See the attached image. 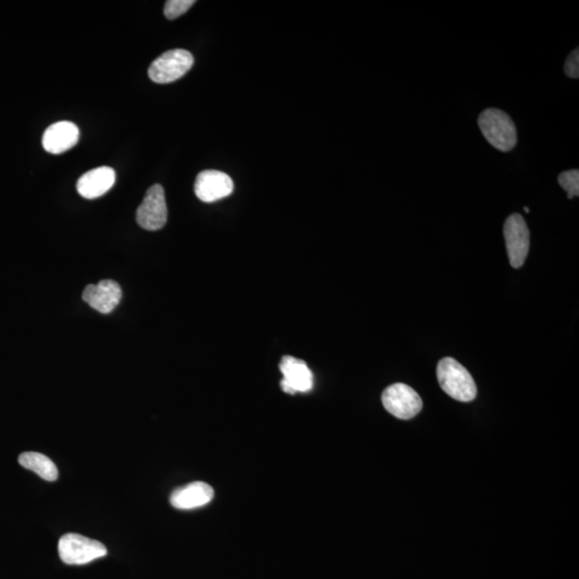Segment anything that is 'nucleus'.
Here are the masks:
<instances>
[{"instance_id":"nucleus-1","label":"nucleus","mask_w":579,"mask_h":579,"mask_svg":"<svg viewBox=\"0 0 579 579\" xmlns=\"http://www.w3.org/2000/svg\"><path fill=\"white\" fill-rule=\"evenodd\" d=\"M437 378L441 388L450 397L470 403L477 394L476 384L470 372L452 358H445L437 366Z\"/></svg>"},{"instance_id":"nucleus-2","label":"nucleus","mask_w":579,"mask_h":579,"mask_svg":"<svg viewBox=\"0 0 579 579\" xmlns=\"http://www.w3.org/2000/svg\"><path fill=\"white\" fill-rule=\"evenodd\" d=\"M478 127L490 145L500 152H510L517 144V130L510 115L499 109L484 110L477 120Z\"/></svg>"},{"instance_id":"nucleus-3","label":"nucleus","mask_w":579,"mask_h":579,"mask_svg":"<svg viewBox=\"0 0 579 579\" xmlns=\"http://www.w3.org/2000/svg\"><path fill=\"white\" fill-rule=\"evenodd\" d=\"M58 554L63 563L70 565H82L104 557L108 551L99 541L81 535L68 534L59 540Z\"/></svg>"},{"instance_id":"nucleus-4","label":"nucleus","mask_w":579,"mask_h":579,"mask_svg":"<svg viewBox=\"0 0 579 579\" xmlns=\"http://www.w3.org/2000/svg\"><path fill=\"white\" fill-rule=\"evenodd\" d=\"M194 59L191 52L175 49L165 52L153 61L149 69V76L158 84H168L184 76L193 66Z\"/></svg>"},{"instance_id":"nucleus-5","label":"nucleus","mask_w":579,"mask_h":579,"mask_svg":"<svg viewBox=\"0 0 579 579\" xmlns=\"http://www.w3.org/2000/svg\"><path fill=\"white\" fill-rule=\"evenodd\" d=\"M382 404L388 413L400 419L413 418L423 409L422 398L404 383H395L384 389Z\"/></svg>"},{"instance_id":"nucleus-6","label":"nucleus","mask_w":579,"mask_h":579,"mask_svg":"<svg viewBox=\"0 0 579 579\" xmlns=\"http://www.w3.org/2000/svg\"><path fill=\"white\" fill-rule=\"evenodd\" d=\"M507 256L514 269L522 268L530 248V232L522 215L512 214L505 223Z\"/></svg>"},{"instance_id":"nucleus-7","label":"nucleus","mask_w":579,"mask_h":579,"mask_svg":"<svg viewBox=\"0 0 579 579\" xmlns=\"http://www.w3.org/2000/svg\"><path fill=\"white\" fill-rule=\"evenodd\" d=\"M168 221V208L162 185H153L137 211V222L147 231H158Z\"/></svg>"},{"instance_id":"nucleus-8","label":"nucleus","mask_w":579,"mask_h":579,"mask_svg":"<svg viewBox=\"0 0 579 579\" xmlns=\"http://www.w3.org/2000/svg\"><path fill=\"white\" fill-rule=\"evenodd\" d=\"M234 184L231 177L216 170H206L197 176L194 193L205 203L216 202L231 196Z\"/></svg>"},{"instance_id":"nucleus-9","label":"nucleus","mask_w":579,"mask_h":579,"mask_svg":"<svg viewBox=\"0 0 579 579\" xmlns=\"http://www.w3.org/2000/svg\"><path fill=\"white\" fill-rule=\"evenodd\" d=\"M283 379L282 391L287 394L306 393L313 387V375L304 360L293 357H283L280 363Z\"/></svg>"},{"instance_id":"nucleus-10","label":"nucleus","mask_w":579,"mask_h":579,"mask_svg":"<svg viewBox=\"0 0 579 579\" xmlns=\"http://www.w3.org/2000/svg\"><path fill=\"white\" fill-rule=\"evenodd\" d=\"M122 289L114 280H103L97 285L87 286L83 299L94 310L104 313L113 311L122 299Z\"/></svg>"},{"instance_id":"nucleus-11","label":"nucleus","mask_w":579,"mask_h":579,"mask_svg":"<svg viewBox=\"0 0 579 579\" xmlns=\"http://www.w3.org/2000/svg\"><path fill=\"white\" fill-rule=\"evenodd\" d=\"M116 181L115 171L110 167H100L82 175L76 182V191L80 196L93 200L103 197L114 186Z\"/></svg>"},{"instance_id":"nucleus-12","label":"nucleus","mask_w":579,"mask_h":579,"mask_svg":"<svg viewBox=\"0 0 579 579\" xmlns=\"http://www.w3.org/2000/svg\"><path fill=\"white\" fill-rule=\"evenodd\" d=\"M80 130L71 122H58L45 130L43 145L47 152L59 155L78 143Z\"/></svg>"},{"instance_id":"nucleus-13","label":"nucleus","mask_w":579,"mask_h":579,"mask_svg":"<svg viewBox=\"0 0 579 579\" xmlns=\"http://www.w3.org/2000/svg\"><path fill=\"white\" fill-rule=\"evenodd\" d=\"M214 495V489L209 484L194 482L175 489L170 502L175 509L192 510L210 504Z\"/></svg>"},{"instance_id":"nucleus-14","label":"nucleus","mask_w":579,"mask_h":579,"mask_svg":"<svg viewBox=\"0 0 579 579\" xmlns=\"http://www.w3.org/2000/svg\"><path fill=\"white\" fill-rule=\"evenodd\" d=\"M19 464L45 481L54 482L58 478V469L45 455L35 452H25L20 455Z\"/></svg>"},{"instance_id":"nucleus-15","label":"nucleus","mask_w":579,"mask_h":579,"mask_svg":"<svg viewBox=\"0 0 579 579\" xmlns=\"http://www.w3.org/2000/svg\"><path fill=\"white\" fill-rule=\"evenodd\" d=\"M558 182L564 191L568 193L569 199L579 196V171L570 170L558 176Z\"/></svg>"},{"instance_id":"nucleus-16","label":"nucleus","mask_w":579,"mask_h":579,"mask_svg":"<svg viewBox=\"0 0 579 579\" xmlns=\"http://www.w3.org/2000/svg\"><path fill=\"white\" fill-rule=\"evenodd\" d=\"M196 4L194 0H169L164 5V15L168 20H175Z\"/></svg>"},{"instance_id":"nucleus-17","label":"nucleus","mask_w":579,"mask_h":579,"mask_svg":"<svg viewBox=\"0 0 579 579\" xmlns=\"http://www.w3.org/2000/svg\"><path fill=\"white\" fill-rule=\"evenodd\" d=\"M564 73L571 79L579 78V50L571 53L564 64Z\"/></svg>"},{"instance_id":"nucleus-18","label":"nucleus","mask_w":579,"mask_h":579,"mask_svg":"<svg viewBox=\"0 0 579 579\" xmlns=\"http://www.w3.org/2000/svg\"><path fill=\"white\" fill-rule=\"evenodd\" d=\"M525 211L527 212V214H528L529 209L528 208H525Z\"/></svg>"}]
</instances>
